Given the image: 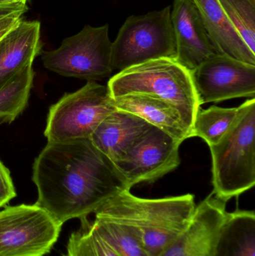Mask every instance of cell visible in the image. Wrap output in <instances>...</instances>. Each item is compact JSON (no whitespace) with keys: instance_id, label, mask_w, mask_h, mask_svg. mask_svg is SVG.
Returning <instances> with one entry per match:
<instances>
[{"instance_id":"obj_3","label":"cell","mask_w":255,"mask_h":256,"mask_svg":"<svg viewBox=\"0 0 255 256\" xmlns=\"http://www.w3.org/2000/svg\"><path fill=\"white\" fill-rule=\"evenodd\" d=\"M112 98L147 94L172 104L191 129L201 109L192 72L174 58L150 60L118 72L107 84Z\"/></svg>"},{"instance_id":"obj_9","label":"cell","mask_w":255,"mask_h":256,"mask_svg":"<svg viewBox=\"0 0 255 256\" xmlns=\"http://www.w3.org/2000/svg\"><path fill=\"white\" fill-rule=\"evenodd\" d=\"M181 144L151 126L114 165L130 189L139 184L154 183L179 166Z\"/></svg>"},{"instance_id":"obj_1","label":"cell","mask_w":255,"mask_h":256,"mask_svg":"<svg viewBox=\"0 0 255 256\" xmlns=\"http://www.w3.org/2000/svg\"><path fill=\"white\" fill-rule=\"evenodd\" d=\"M31 180L37 190L34 204L61 225L88 218L109 198L130 190L90 138L48 142L34 159Z\"/></svg>"},{"instance_id":"obj_15","label":"cell","mask_w":255,"mask_h":256,"mask_svg":"<svg viewBox=\"0 0 255 256\" xmlns=\"http://www.w3.org/2000/svg\"><path fill=\"white\" fill-rule=\"evenodd\" d=\"M151 126L137 116L117 110L99 124L89 138L115 164Z\"/></svg>"},{"instance_id":"obj_11","label":"cell","mask_w":255,"mask_h":256,"mask_svg":"<svg viewBox=\"0 0 255 256\" xmlns=\"http://www.w3.org/2000/svg\"><path fill=\"white\" fill-rule=\"evenodd\" d=\"M227 202L211 194L196 206L188 226L159 256H214Z\"/></svg>"},{"instance_id":"obj_8","label":"cell","mask_w":255,"mask_h":256,"mask_svg":"<svg viewBox=\"0 0 255 256\" xmlns=\"http://www.w3.org/2000/svg\"><path fill=\"white\" fill-rule=\"evenodd\" d=\"M63 225L37 204L7 206L0 210V256H45Z\"/></svg>"},{"instance_id":"obj_16","label":"cell","mask_w":255,"mask_h":256,"mask_svg":"<svg viewBox=\"0 0 255 256\" xmlns=\"http://www.w3.org/2000/svg\"><path fill=\"white\" fill-rule=\"evenodd\" d=\"M219 54L255 66V54L226 16L218 0H193Z\"/></svg>"},{"instance_id":"obj_7","label":"cell","mask_w":255,"mask_h":256,"mask_svg":"<svg viewBox=\"0 0 255 256\" xmlns=\"http://www.w3.org/2000/svg\"><path fill=\"white\" fill-rule=\"evenodd\" d=\"M109 25L85 26L77 34L63 40L53 50H42L45 68L57 74L87 81L109 78L113 69Z\"/></svg>"},{"instance_id":"obj_23","label":"cell","mask_w":255,"mask_h":256,"mask_svg":"<svg viewBox=\"0 0 255 256\" xmlns=\"http://www.w3.org/2000/svg\"><path fill=\"white\" fill-rule=\"evenodd\" d=\"M27 10L28 7L24 3H8L0 6V30L14 26Z\"/></svg>"},{"instance_id":"obj_20","label":"cell","mask_w":255,"mask_h":256,"mask_svg":"<svg viewBox=\"0 0 255 256\" xmlns=\"http://www.w3.org/2000/svg\"><path fill=\"white\" fill-rule=\"evenodd\" d=\"M92 226L120 256H149L139 238L125 224L95 216Z\"/></svg>"},{"instance_id":"obj_14","label":"cell","mask_w":255,"mask_h":256,"mask_svg":"<svg viewBox=\"0 0 255 256\" xmlns=\"http://www.w3.org/2000/svg\"><path fill=\"white\" fill-rule=\"evenodd\" d=\"M118 110L140 117L151 126L169 134L178 142L191 138V129L181 112L169 102L147 94H129L113 98Z\"/></svg>"},{"instance_id":"obj_5","label":"cell","mask_w":255,"mask_h":256,"mask_svg":"<svg viewBox=\"0 0 255 256\" xmlns=\"http://www.w3.org/2000/svg\"><path fill=\"white\" fill-rule=\"evenodd\" d=\"M172 6L129 16L112 43L111 61L119 72L157 58H176Z\"/></svg>"},{"instance_id":"obj_12","label":"cell","mask_w":255,"mask_h":256,"mask_svg":"<svg viewBox=\"0 0 255 256\" xmlns=\"http://www.w3.org/2000/svg\"><path fill=\"white\" fill-rule=\"evenodd\" d=\"M172 22L176 40V60L193 72L205 61L219 54L193 0H175Z\"/></svg>"},{"instance_id":"obj_10","label":"cell","mask_w":255,"mask_h":256,"mask_svg":"<svg viewBox=\"0 0 255 256\" xmlns=\"http://www.w3.org/2000/svg\"><path fill=\"white\" fill-rule=\"evenodd\" d=\"M192 74L201 106L238 98H255V66L217 54Z\"/></svg>"},{"instance_id":"obj_19","label":"cell","mask_w":255,"mask_h":256,"mask_svg":"<svg viewBox=\"0 0 255 256\" xmlns=\"http://www.w3.org/2000/svg\"><path fill=\"white\" fill-rule=\"evenodd\" d=\"M238 114V108H223L215 105L199 110L192 128V137H200L209 147L217 144L232 127Z\"/></svg>"},{"instance_id":"obj_24","label":"cell","mask_w":255,"mask_h":256,"mask_svg":"<svg viewBox=\"0 0 255 256\" xmlns=\"http://www.w3.org/2000/svg\"><path fill=\"white\" fill-rule=\"evenodd\" d=\"M16 196L10 171L0 160V208L5 207Z\"/></svg>"},{"instance_id":"obj_25","label":"cell","mask_w":255,"mask_h":256,"mask_svg":"<svg viewBox=\"0 0 255 256\" xmlns=\"http://www.w3.org/2000/svg\"><path fill=\"white\" fill-rule=\"evenodd\" d=\"M21 20H22V19H21ZM15 26H16V25H15ZM13 27H10V28H4V30H0V38H2L3 36H4V34H5L6 33H7V32L9 31V30H11V28H13Z\"/></svg>"},{"instance_id":"obj_21","label":"cell","mask_w":255,"mask_h":256,"mask_svg":"<svg viewBox=\"0 0 255 256\" xmlns=\"http://www.w3.org/2000/svg\"><path fill=\"white\" fill-rule=\"evenodd\" d=\"M66 256H120L94 230L92 220L80 219V227L71 233Z\"/></svg>"},{"instance_id":"obj_6","label":"cell","mask_w":255,"mask_h":256,"mask_svg":"<svg viewBox=\"0 0 255 256\" xmlns=\"http://www.w3.org/2000/svg\"><path fill=\"white\" fill-rule=\"evenodd\" d=\"M107 86L88 81L77 91L66 93L49 108L44 136L48 142L89 138L114 111Z\"/></svg>"},{"instance_id":"obj_27","label":"cell","mask_w":255,"mask_h":256,"mask_svg":"<svg viewBox=\"0 0 255 256\" xmlns=\"http://www.w3.org/2000/svg\"><path fill=\"white\" fill-rule=\"evenodd\" d=\"M8 3L7 0H0V6H1V4H8Z\"/></svg>"},{"instance_id":"obj_26","label":"cell","mask_w":255,"mask_h":256,"mask_svg":"<svg viewBox=\"0 0 255 256\" xmlns=\"http://www.w3.org/2000/svg\"><path fill=\"white\" fill-rule=\"evenodd\" d=\"M9 3H15V2H20L24 3V4H26L27 1L28 0H7Z\"/></svg>"},{"instance_id":"obj_13","label":"cell","mask_w":255,"mask_h":256,"mask_svg":"<svg viewBox=\"0 0 255 256\" xmlns=\"http://www.w3.org/2000/svg\"><path fill=\"white\" fill-rule=\"evenodd\" d=\"M41 52L40 22L21 20L0 38V88Z\"/></svg>"},{"instance_id":"obj_22","label":"cell","mask_w":255,"mask_h":256,"mask_svg":"<svg viewBox=\"0 0 255 256\" xmlns=\"http://www.w3.org/2000/svg\"><path fill=\"white\" fill-rule=\"evenodd\" d=\"M234 28L255 54V0H218Z\"/></svg>"},{"instance_id":"obj_2","label":"cell","mask_w":255,"mask_h":256,"mask_svg":"<svg viewBox=\"0 0 255 256\" xmlns=\"http://www.w3.org/2000/svg\"><path fill=\"white\" fill-rule=\"evenodd\" d=\"M196 204L193 194L144 198L126 190L109 198L95 216L125 224L149 256H159L188 226Z\"/></svg>"},{"instance_id":"obj_18","label":"cell","mask_w":255,"mask_h":256,"mask_svg":"<svg viewBox=\"0 0 255 256\" xmlns=\"http://www.w3.org/2000/svg\"><path fill=\"white\" fill-rule=\"evenodd\" d=\"M34 76L32 64H30L0 88V126L10 124L24 112Z\"/></svg>"},{"instance_id":"obj_4","label":"cell","mask_w":255,"mask_h":256,"mask_svg":"<svg viewBox=\"0 0 255 256\" xmlns=\"http://www.w3.org/2000/svg\"><path fill=\"white\" fill-rule=\"evenodd\" d=\"M212 194L229 202L255 184V98L238 108L232 127L218 143L210 146Z\"/></svg>"},{"instance_id":"obj_17","label":"cell","mask_w":255,"mask_h":256,"mask_svg":"<svg viewBox=\"0 0 255 256\" xmlns=\"http://www.w3.org/2000/svg\"><path fill=\"white\" fill-rule=\"evenodd\" d=\"M214 256H255V214L228 212L216 244Z\"/></svg>"}]
</instances>
